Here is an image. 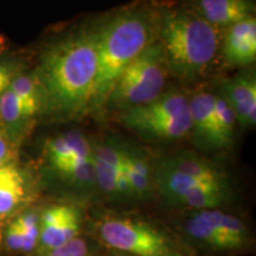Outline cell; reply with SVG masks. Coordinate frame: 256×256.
<instances>
[{"label":"cell","instance_id":"cell-1","mask_svg":"<svg viewBox=\"0 0 256 256\" xmlns=\"http://www.w3.org/2000/svg\"><path fill=\"white\" fill-rule=\"evenodd\" d=\"M98 72V26L63 38L44 54L34 74L43 106L57 116L72 118L90 108Z\"/></svg>","mask_w":256,"mask_h":256},{"label":"cell","instance_id":"cell-2","mask_svg":"<svg viewBox=\"0 0 256 256\" xmlns=\"http://www.w3.org/2000/svg\"><path fill=\"white\" fill-rule=\"evenodd\" d=\"M160 12L148 4H134L112 14L98 26V72L90 106L107 104L121 72L156 40Z\"/></svg>","mask_w":256,"mask_h":256},{"label":"cell","instance_id":"cell-3","mask_svg":"<svg viewBox=\"0 0 256 256\" xmlns=\"http://www.w3.org/2000/svg\"><path fill=\"white\" fill-rule=\"evenodd\" d=\"M220 34L188 6L160 12L158 40L168 72L185 81L203 76L218 52Z\"/></svg>","mask_w":256,"mask_h":256},{"label":"cell","instance_id":"cell-4","mask_svg":"<svg viewBox=\"0 0 256 256\" xmlns=\"http://www.w3.org/2000/svg\"><path fill=\"white\" fill-rule=\"evenodd\" d=\"M168 74L164 50L156 40L121 72L106 104L122 113L150 104L164 92Z\"/></svg>","mask_w":256,"mask_h":256},{"label":"cell","instance_id":"cell-5","mask_svg":"<svg viewBox=\"0 0 256 256\" xmlns=\"http://www.w3.org/2000/svg\"><path fill=\"white\" fill-rule=\"evenodd\" d=\"M120 121L148 139L174 142L191 133L190 98L177 89L164 92L150 104L122 112Z\"/></svg>","mask_w":256,"mask_h":256},{"label":"cell","instance_id":"cell-6","mask_svg":"<svg viewBox=\"0 0 256 256\" xmlns=\"http://www.w3.org/2000/svg\"><path fill=\"white\" fill-rule=\"evenodd\" d=\"M100 236L108 247L136 256H178L165 234L142 220L107 218L101 223Z\"/></svg>","mask_w":256,"mask_h":256},{"label":"cell","instance_id":"cell-7","mask_svg":"<svg viewBox=\"0 0 256 256\" xmlns=\"http://www.w3.org/2000/svg\"><path fill=\"white\" fill-rule=\"evenodd\" d=\"M80 214L74 206H52L44 211L40 220V242L44 250L58 248L78 236Z\"/></svg>","mask_w":256,"mask_h":256},{"label":"cell","instance_id":"cell-8","mask_svg":"<svg viewBox=\"0 0 256 256\" xmlns=\"http://www.w3.org/2000/svg\"><path fill=\"white\" fill-rule=\"evenodd\" d=\"M191 133L200 145L211 150H223L216 116V94L200 92L190 98Z\"/></svg>","mask_w":256,"mask_h":256},{"label":"cell","instance_id":"cell-9","mask_svg":"<svg viewBox=\"0 0 256 256\" xmlns=\"http://www.w3.org/2000/svg\"><path fill=\"white\" fill-rule=\"evenodd\" d=\"M186 6L220 32L254 16L255 8L252 0H190Z\"/></svg>","mask_w":256,"mask_h":256},{"label":"cell","instance_id":"cell-10","mask_svg":"<svg viewBox=\"0 0 256 256\" xmlns=\"http://www.w3.org/2000/svg\"><path fill=\"white\" fill-rule=\"evenodd\" d=\"M235 112L240 127L252 128L256 124V80L252 72L241 74L224 81L222 92Z\"/></svg>","mask_w":256,"mask_h":256},{"label":"cell","instance_id":"cell-11","mask_svg":"<svg viewBox=\"0 0 256 256\" xmlns=\"http://www.w3.org/2000/svg\"><path fill=\"white\" fill-rule=\"evenodd\" d=\"M223 40V55L232 66H250L256 60V18L243 19L229 26Z\"/></svg>","mask_w":256,"mask_h":256},{"label":"cell","instance_id":"cell-12","mask_svg":"<svg viewBox=\"0 0 256 256\" xmlns=\"http://www.w3.org/2000/svg\"><path fill=\"white\" fill-rule=\"evenodd\" d=\"M92 156V145L80 130H70L48 142L46 156L54 170Z\"/></svg>","mask_w":256,"mask_h":256},{"label":"cell","instance_id":"cell-13","mask_svg":"<svg viewBox=\"0 0 256 256\" xmlns=\"http://www.w3.org/2000/svg\"><path fill=\"white\" fill-rule=\"evenodd\" d=\"M223 211L210 209L200 210L191 216L186 224L188 232L192 238L217 250H228V243L222 230Z\"/></svg>","mask_w":256,"mask_h":256},{"label":"cell","instance_id":"cell-14","mask_svg":"<svg viewBox=\"0 0 256 256\" xmlns=\"http://www.w3.org/2000/svg\"><path fill=\"white\" fill-rule=\"evenodd\" d=\"M28 198V180L20 168L11 164L0 168V218L14 214Z\"/></svg>","mask_w":256,"mask_h":256},{"label":"cell","instance_id":"cell-15","mask_svg":"<svg viewBox=\"0 0 256 256\" xmlns=\"http://www.w3.org/2000/svg\"><path fill=\"white\" fill-rule=\"evenodd\" d=\"M160 164L180 172L197 182H226V174L209 160L192 153H177L165 156Z\"/></svg>","mask_w":256,"mask_h":256},{"label":"cell","instance_id":"cell-16","mask_svg":"<svg viewBox=\"0 0 256 256\" xmlns=\"http://www.w3.org/2000/svg\"><path fill=\"white\" fill-rule=\"evenodd\" d=\"M229 197L226 182H203L194 185L177 203L197 210H210L222 206Z\"/></svg>","mask_w":256,"mask_h":256},{"label":"cell","instance_id":"cell-17","mask_svg":"<svg viewBox=\"0 0 256 256\" xmlns=\"http://www.w3.org/2000/svg\"><path fill=\"white\" fill-rule=\"evenodd\" d=\"M124 172L130 179L133 196L136 198H146L152 191L153 174L148 162L138 151L124 150Z\"/></svg>","mask_w":256,"mask_h":256},{"label":"cell","instance_id":"cell-18","mask_svg":"<svg viewBox=\"0 0 256 256\" xmlns=\"http://www.w3.org/2000/svg\"><path fill=\"white\" fill-rule=\"evenodd\" d=\"M34 119L11 89L0 96V128L16 142V136L23 133L25 126Z\"/></svg>","mask_w":256,"mask_h":256},{"label":"cell","instance_id":"cell-19","mask_svg":"<svg viewBox=\"0 0 256 256\" xmlns=\"http://www.w3.org/2000/svg\"><path fill=\"white\" fill-rule=\"evenodd\" d=\"M216 116L220 142L223 148H226L232 145L238 119L228 100L220 92L216 94Z\"/></svg>","mask_w":256,"mask_h":256},{"label":"cell","instance_id":"cell-20","mask_svg":"<svg viewBox=\"0 0 256 256\" xmlns=\"http://www.w3.org/2000/svg\"><path fill=\"white\" fill-rule=\"evenodd\" d=\"M57 172L76 186L92 188L96 185L92 156L72 162L70 164L60 168Z\"/></svg>","mask_w":256,"mask_h":256},{"label":"cell","instance_id":"cell-21","mask_svg":"<svg viewBox=\"0 0 256 256\" xmlns=\"http://www.w3.org/2000/svg\"><path fill=\"white\" fill-rule=\"evenodd\" d=\"M222 230L229 249L242 248L248 241L247 226L236 216L223 212Z\"/></svg>","mask_w":256,"mask_h":256},{"label":"cell","instance_id":"cell-22","mask_svg":"<svg viewBox=\"0 0 256 256\" xmlns=\"http://www.w3.org/2000/svg\"><path fill=\"white\" fill-rule=\"evenodd\" d=\"M16 220L23 235L24 252L34 250L40 241V218L36 214L28 211L19 215Z\"/></svg>","mask_w":256,"mask_h":256},{"label":"cell","instance_id":"cell-23","mask_svg":"<svg viewBox=\"0 0 256 256\" xmlns=\"http://www.w3.org/2000/svg\"><path fill=\"white\" fill-rule=\"evenodd\" d=\"M92 164H94L95 172V184L104 191V194L118 196L116 194V180L120 171L104 164L101 160L92 156Z\"/></svg>","mask_w":256,"mask_h":256},{"label":"cell","instance_id":"cell-24","mask_svg":"<svg viewBox=\"0 0 256 256\" xmlns=\"http://www.w3.org/2000/svg\"><path fill=\"white\" fill-rule=\"evenodd\" d=\"M92 154L104 164L121 171L124 162V148L113 144H98L92 146Z\"/></svg>","mask_w":256,"mask_h":256},{"label":"cell","instance_id":"cell-25","mask_svg":"<svg viewBox=\"0 0 256 256\" xmlns=\"http://www.w3.org/2000/svg\"><path fill=\"white\" fill-rule=\"evenodd\" d=\"M46 256H88V244L84 240L75 238L58 248L51 249Z\"/></svg>","mask_w":256,"mask_h":256},{"label":"cell","instance_id":"cell-26","mask_svg":"<svg viewBox=\"0 0 256 256\" xmlns=\"http://www.w3.org/2000/svg\"><path fill=\"white\" fill-rule=\"evenodd\" d=\"M16 156H17L16 142L0 128V168L16 164Z\"/></svg>","mask_w":256,"mask_h":256},{"label":"cell","instance_id":"cell-27","mask_svg":"<svg viewBox=\"0 0 256 256\" xmlns=\"http://www.w3.org/2000/svg\"><path fill=\"white\" fill-rule=\"evenodd\" d=\"M19 74L22 72H19L18 66L14 62L0 60V96L8 90Z\"/></svg>","mask_w":256,"mask_h":256},{"label":"cell","instance_id":"cell-28","mask_svg":"<svg viewBox=\"0 0 256 256\" xmlns=\"http://www.w3.org/2000/svg\"><path fill=\"white\" fill-rule=\"evenodd\" d=\"M5 241L8 249L14 252H24V241L17 220H14L5 232Z\"/></svg>","mask_w":256,"mask_h":256},{"label":"cell","instance_id":"cell-29","mask_svg":"<svg viewBox=\"0 0 256 256\" xmlns=\"http://www.w3.org/2000/svg\"><path fill=\"white\" fill-rule=\"evenodd\" d=\"M2 40H0V48H2Z\"/></svg>","mask_w":256,"mask_h":256}]
</instances>
